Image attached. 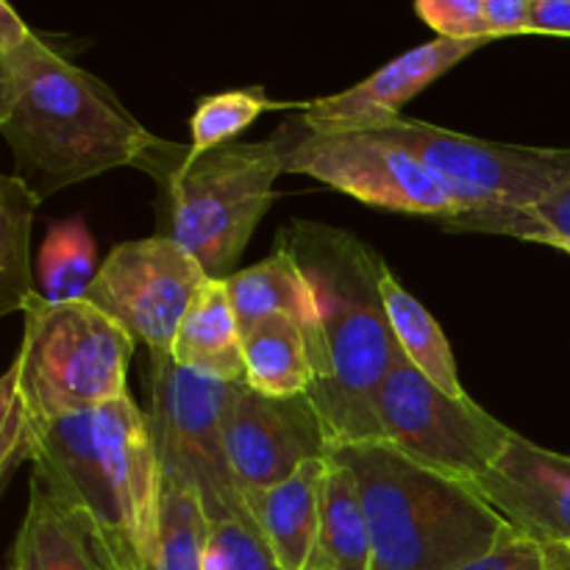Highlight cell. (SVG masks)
I'll return each mask as SVG.
<instances>
[{"label":"cell","instance_id":"2e32d148","mask_svg":"<svg viewBox=\"0 0 570 570\" xmlns=\"http://www.w3.org/2000/svg\"><path fill=\"white\" fill-rule=\"evenodd\" d=\"M223 282H226V293L232 298L234 315H237L243 332H248L262 317L282 312L304 328L312 354V348L317 345V334H321L317 295L284 234H278L276 250L267 259L232 273Z\"/></svg>","mask_w":570,"mask_h":570},{"label":"cell","instance_id":"30bf717a","mask_svg":"<svg viewBox=\"0 0 570 570\" xmlns=\"http://www.w3.org/2000/svg\"><path fill=\"white\" fill-rule=\"evenodd\" d=\"M284 173L312 176L379 209L443 217L462 204L410 154L365 131H321L289 117L273 134Z\"/></svg>","mask_w":570,"mask_h":570},{"label":"cell","instance_id":"ffe728a7","mask_svg":"<svg viewBox=\"0 0 570 570\" xmlns=\"http://www.w3.org/2000/svg\"><path fill=\"white\" fill-rule=\"evenodd\" d=\"M243 356L245 384L271 399L306 395L315 382L304 328L282 312L262 317L243 332Z\"/></svg>","mask_w":570,"mask_h":570},{"label":"cell","instance_id":"52a82bcc","mask_svg":"<svg viewBox=\"0 0 570 570\" xmlns=\"http://www.w3.org/2000/svg\"><path fill=\"white\" fill-rule=\"evenodd\" d=\"M232 384L150 360V432L161 476L198 495L209 523L250 518L226 449V404Z\"/></svg>","mask_w":570,"mask_h":570},{"label":"cell","instance_id":"4dcf8cb0","mask_svg":"<svg viewBox=\"0 0 570 570\" xmlns=\"http://www.w3.org/2000/svg\"><path fill=\"white\" fill-rule=\"evenodd\" d=\"M532 0H484V22L490 39L529 33Z\"/></svg>","mask_w":570,"mask_h":570},{"label":"cell","instance_id":"8fae6325","mask_svg":"<svg viewBox=\"0 0 570 570\" xmlns=\"http://www.w3.org/2000/svg\"><path fill=\"white\" fill-rule=\"evenodd\" d=\"M206 278L193 254L156 234L117 245L100 265L87 301L142 343L150 360H167L178 326Z\"/></svg>","mask_w":570,"mask_h":570},{"label":"cell","instance_id":"ba28073f","mask_svg":"<svg viewBox=\"0 0 570 570\" xmlns=\"http://www.w3.org/2000/svg\"><path fill=\"white\" fill-rule=\"evenodd\" d=\"M376 415L382 443L468 484L484 476L515 438L510 426L482 410L471 395L454 399L429 382L406 360L401 345L376 393Z\"/></svg>","mask_w":570,"mask_h":570},{"label":"cell","instance_id":"e575fe53","mask_svg":"<svg viewBox=\"0 0 570 570\" xmlns=\"http://www.w3.org/2000/svg\"><path fill=\"white\" fill-rule=\"evenodd\" d=\"M551 248H560V250H566V254L570 256V243H554V245H551Z\"/></svg>","mask_w":570,"mask_h":570},{"label":"cell","instance_id":"d4e9b609","mask_svg":"<svg viewBox=\"0 0 570 570\" xmlns=\"http://www.w3.org/2000/svg\"><path fill=\"white\" fill-rule=\"evenodd\" d=\"M209 518L198 495L161 476L159 527L142 570H204Z\"/></svg>","mask_w":570,"mask_h":570},{"label":"cell","instance_id":"7c38bea8","mask_svg":"<svg viewBox=\"0 0 570 570\" xmlns=\"http://www.w3.org/2000/svg\"><path fill=\"white\" fill-rule=\"evenodd\" d=\"M223 429L243 495L276 488L306 462L328 456L326 432L309 395L271 399L248 384H232Z\"/></svg>","mask_w":570,"mask_h":570},{"label":"cell","instance_id":"1f68e13d","mask_svg":"<svg viewBox=\"0 0 570 570\" xmlns=\"http://www.w3.org/2000/svg\"><path fill=\"white\" fill-rule=\"evenodd\" d=\"M529 33L570 37V0H532Z\"/></svg>","mask_w":570,"mask_h":570},{"label":"cell","instance_id":"d6a6232c","mask_svg":"<svg viewBox=\"0 0 570 570\" xmlns=\"http://www.w3.org/2000/svg\"><path fill=\"white\" fill-rule=\"evenodd\" d=\"M31 33L33 31L28 28V22L17 14L14 6H11L9 0H0V53L20 48Z\"/></svg>","mask_w":570,"mask_h":570},{"label":"cell","instance_id":"484cf974","mask_svg":"<svg viewBox=\"0 0 570 570\" xmlns=\"http://www.w3.org/2000/svg\"><path fill=\"white\" fill-rule=\"evenodd\" d=\"M273 109H301V106L271 100L262 87L206 95V98L198 100L193 120H189V131H193L189 148H193V154H204V150L217 148V145H226L228 139L245 131L256 117Z\"/></svg>","mask_w":570,"mask_h":570},{"label":"cell","instance_id":"277c9868","mask_svg":"<svg viewBox=\"0 0 570 570\" xmlns=\"http://www.w3.org/2000/svg\"><path fill=\"white\" fill-rule=\"evenodd\" d=\"M33 473L104 527L128 570H142L159 527L161 465L150 417L131 395L50 423Z\"/></svg>","mask_w":570,"mask_h":570},{"label":"cell","instance_id":"7a4b0ae2","mask_svg":"<svg viewBox=\"0 0 570 570\" xmlns=\"http://www.w3.org/2000/svg\"><path fill=\"white\" fill-rule=\"evenodd\" d=\"M282 234L317 295L321 334L309 354L315 382L306 395L328 451L382 440L376 393L399 348L379 284L384 259L351 232L323 223L298 220Z\"/></svg>","mask_w":570,"mask_h":570},{"label":"cell","instance_id":"cb8c5ba5","mask_svg":"<svg viewBox=\"0 0 570 570\" xmlns=\"http://www.w3.org/2000/svg\"><path fill=\"white\" fill-rule=\"evenodd\" d=\"M445 232H482L554 245L570 243V178L534 206H488L443 217Z\"/></svg>","mask_w":570,"mask_h":570},{"label":"cell","instance_id":"9a60e30c","mask_svg":"<svg viewBox=\"0 0 570 570\" xmlns=\"http://www.w3.org/2000/svg\"><path fill=\"white\" fill-rule=\"evenodd\" d=\"M14 570H128L115 543L81 507L31 473V495L11 554Z\"/></svg>","mask_w":570,"mask_h":570},{"label":"cell","instance_id":"5bb4252c","mask_svg":"<svg viewBox=\"0 0 570 570\" xmlns=\"http://www.w3.org/2000/svg\"><path fill=\"white\" fill-rule=\"evenodd\" d=\"M473 488L538 543L570 546V456L543 449L532 440H510L504 454Z\"/></svg>","mask_w":570,"mask_h":570},{"label":"cell","instance_id":"9c48e42d","mask_svg":"<svg viewBox=\"0 0 570 570\" xmlns=\"http://www.w3.org/2000/svg\"><path fill=\"white\" fill-rule=\"evenodd\" d=\"M365 134L410 150L462 209L534 206L570 178V148L484 142L410 117H395Z\"/></svg>","mask_w":570,"mask_h":570},{"label":"cell","instance_id":"f546056e","mask_svg":"<svg viewBox=\"0 0 570 570\" xmlns=\"http://www.w3.org/2000/svg\"><path fill=\"white\" fill-rule=\"evenodd\" d=\"M456 570H546V549L538 540L512 532L493 551Z\"/></svg>","mask_w":570,"mask_h":570},{"label":"cell","instance_id":"5b68a950","mask_svg":"<svg viewBox=\"0 0 570 570\" xmlns=\"http://www.w3.org/2000/svg\"><path fill=\"white\" fill-rule=\"evenodd\" d=\"M165 193V232L195 256L209 278H228L254 228L273 204V181L284 173L273 139L226 142L193 154L189 145L156 142L137 159Z\"/></svg>","mask_w":570,"mask_h":570},{"label":"cell","instance_id":"836d02e7","mask_svg":"<svg viewBox=\"0 0 570 570\" xmlns=\"http://www.w3.org/2000/svg\"><path fill=\"white\" fill-rule=\"evenodd\" d=\"M546 570H570V546L546 543Z\"/></svg>","mask_w":570,"mask_h":570},{"label":"cell","instance_id":"7402d4cb","mask_svg":"<svg viewBox=\"0 0 570 570\" xmlns=\"http://www.w3.org/2000/svg\"><path fill=\"white\" fill-rule=\"evenodd\" d=\"M42 195L20 176L0 178V315H11L37 293L28 259L31 223Z\"/></svg>","mask_w":570,"mask_h":570},{"label":"cell","instance_id":"603a6c76","mask_svg":"<svg viewBox=\"0 0 570 570\" xmlns=\"http://www.w3.org/2000/svg\"><path fill=\"white\" fill-rule=\"evenodd\" d=\"M95 239L81 217L53 223L37 256V293L48 304L87 298L98 276Z\"/></svg>","mask_w":570,"mask_h":570},{"label":"cell","instance_id":"8d00e7d4","mask_svg":"<svg viewBox=\"0 0 570 570\" xmlns=\"http://www.w3.org/2000/svg\"><path fill=\"white\" fill-rule=\"evenodd\" d=\"M566 546H568V543H566Z\"/></svg>","mask_w":570,"mask_h":570},{"label":"cell","instance_id":"83f0119b","mask_svg":"<svg viewBox=\"0 0 570 570\" xmlns=\"http://www.w3.org/2000/svg\"><path fill=\"white\" fill-rule=\"evenodd\" d=\"M204 570H284L254 518L209 523Z\"/></svg>","mask_w":570,"mask_h":570},{"label":"cell","instance_id":"4316f807","mask_svg":"<svg viewBox=\"0 0 570 570\" xmlns=\"http://www.w3.org/2000/svg\"><path fill=\"white\" fill-rule=\"evenodd\" d=\"M39 440H42V429H39L26 395H22L20 373L11 362L3 382H0V484L3 488L22 462L33 465Z\"/></svg>","mask_w":570,"mask_h":570},{"label":"cell","instance_id":"e0dca14e","mask_svg":"<svg viewBox=\"0 0 570 570\" xmlns=\"http://www.w3.org/2000/svg\"><path fill=\"white\" fill-rule=\"evenodd\" d=\"M326 460H312L282 484L245 493L250 518L284 570H304L321 523V493Z\"/></svg>","mask_w":570,"mask_h":570},{"label":"cell","instance_id":"6da1fadb","mask_svg":"<svg viewBox=\"0 0 570 570\" xmlns=\"http://www.w3.org/2000/svg\"><path fill=\"white\" fill-rule=\"evenodd\" d=\"M0 131L17 176L39 195L137 165L154 134L92 72L50 48L37 31L0 53Z\"/></svg>","mask_w":570,"mask_h":570},{"label":"cell","instance_id":"3957f363","mask_svg":"<svg viewBox=\"0 0 570 570\" xmlns=\"http://www.w3.org/2000/svg\"><path fill=\"white\" fill-rule=\"evenodd\" d=\"M328 456L348 465L360 484L373 570H456L515 532L473 484L382 440L332 449Z\"/></svg>","mask_w":570,"mask_h":570},{"label":"cell","instance_id":"4fadbf2b","mask_svg":"<svg viewBox=\"0 0 570 570\" xmlns=\"http://www.w3.org/2000/svg\"><path fill=\"white\" fill-rule=\"evenodd\" d=\"M482 45L488 42H479V39L456 42V39L443 37L417 45L356 87L301 104V109H304L301 120L312 128H321V131H367V128L395 120L415 95H421L429 83L445 76L451 67L460 65Z\"/></svg>","mask_w":570,"mask_h":570},{"label":"cell","instance_id":"f1b7e54d","mask_svg":"<svg viewBox=\"0 0 570 570\" xmlns=\"http://www.w3.org/2000/svg\"><path fill=\"white\" fill-rule=\"evenodd\" d=\"M415 11L438 37L493 42L484 22V0H415Z\"/></svg>","mask_w":570,"mask_h":570},{"label":"cell","instance_id":"ac0fdd59","mask_svg":"<svg viewBox=\"0 0 570 570\" xmlns=\"http://www.w3.org/2000/svg\"><path fill=\"white\" fill-rule=\"evenodd\" d=\"M173 362L200 376L245 384L243 328L234 315L226 282L206 278L173 340Z\"/></svg>","mask_w":570,"mask_h":570},{"label":"cell","instance_id":"d590c367","mask_svg":"<svg viewBox=\"0 0 570 570\" xmlns=\"http://www.w3.org/2000/svg\"><path fill=\"white\" fill-rule=\"evenodd\" d=\"M9 570H14V568H9Z\"/></svg>","mask_w":570,"mask_h":570},{"label":"cell","instance_id":"d6986e66","mask_svg":"<svg viewBox=\"0 0 570 570\" xmlns=\"http://www.w3.org/2000/svg\"><path fill=\"white\" fill-rule=\"evenodd\" d=\"M304 570H373V543L354 471L328 456L321 523Z\"/></svg>","mask_w":570,"mask_h":570},{"label":"cell","instance_id":"8992f818","mask_svg":"<svg viewBox=\"0 0 570 570\" xmlns=\"http://www.w3.org/2000/svg\"><path fill=\"white\" fill-rule=\"evenodd\" d=\"M22 317L26 332L14 367L42 432L59 417L128 395L137 340L100 306L87 298L48 304L33 293L22 304Z\"/></svg>","mask_w":570,"mask_h":570},{"label":"cell","instance_id":"44dd1931","mask_svg":"<svg viewBox=\"0 0 570 570\" xmlns=\"http://www.w3.org/2000/svg\"><path fill=\"white\" fill-rule=\"evenodd\" d=\"M382 298L384 309H387L390 328H393L395 340H399L401 351L406 360L423 373L432 384H438L443 393L454 395V399H465V387L456 373L454 354L445 340V332L440 323L434 321L432 312L390 273V267H382Z\"/></svg>","mask_w":570,"mask_h":570}]
</instances>
